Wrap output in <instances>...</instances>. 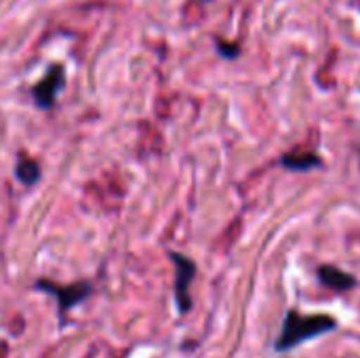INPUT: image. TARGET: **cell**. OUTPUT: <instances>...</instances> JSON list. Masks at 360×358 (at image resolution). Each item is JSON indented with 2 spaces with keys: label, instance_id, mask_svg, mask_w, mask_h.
<instances>
[{
  "label": "cell",
  "instance_id": "6da1fadb",
  "mask_svg": "<svg viewBox=\"0 0 360 358\" xmlns=\"http://www.w3.org/2000/svg\"><path fill=\"white\" fill-rule=\"evenodd\" d=\"M338 321L329 314H304L295 308H291L285 319L278 338L274 340V352H289L297 346L323 338L338 329Z\"/></svg>",
  "mask_w": 360,
  "mask_h": 358
},
{
  "label": "cell",
  "instance_id": "7a4b0ae2",
  "mask_svg": "<svg viewBox=\"0 0 360 358\" xmlns=\"http://www.w3.org/2000/svg\"><path fill=\"white\" fill-rule=\"evenodd\" d=\"M171 260L175 262L177 268V281H175V302L181 314L190 312L192 308V300H190V285L196 276V266L192 260L179 255V253H171Z\"/></svg>",
  "mask_w": 360,
  "mask_h": 358
},
{
  "label": "cell",
  "instance_id": "3957f363",
  "mask_svg": "<svg viewBox=\"0 0 360 358\" xmlns=\"http://www.w3.org/2000/svg\"><path fill=\"white\" fill-rule=\"evenodd\" d=\"M319 281L335 293H344V291H350L356 287V279L352 274L335 268V266H321L319 268Z\"/></svg>",
  "mask_w": 360,
  "mask_h": 358
},
{
  "label": "cell",
  "instance_id": "277c9868",
  "mask_svg": "<svg viewBox=\"0 0 360 358\" xmlns=\"http://www.w3.org/2000/svg\"><path fill=\"white\" fill-rule=\"evenodd\" d=\"M40 289L57 295L59 300V312H65L68 308H72L74 304H78L80 300H84V295H89L91 287L89 285H74V287H55V285H46V283H38Z\"/></svg>",
  "mask_w": 360,
  "mask_h": 358
},
{
  "label": "cell",
  "instance_id": "5b68a950",
  "mask_svg": "<svg viewBox=\"0 0 360 358\" xmlns=\"http://www.w3.org/2000/svg\"><path fill=\"white\" fill-rule=\"evenodd\" d=\"M61 84H63V72H61L59 65H55V68L46 74V78H44V80L36 87V91H34L38 106H42V108L53 106L55 95H57V91L61 89Z\"/></svg>",
  "mask_w": 360,
  "mask_h": 358
},
{
  "label": "cell",
  "instance_id": "8992f818",
  "mask_svg": "<svg viewBox=\"0 0 360 358\" xmlns=\"http://www.w3.org/2000/svg\"><path fill=\"white\" fill-rule=\"evenodd\" d=\"M283 167L291 169V171H310L314 167H321L323 160L319 154L314 152H304V154H295V152H289L287 156H283Z\"/></svg>",
  "mask_w": 360,
  "mask_h": 358
},
{
  "label": "cell",
  "instance_id": "52a82bcc",
  "mask_svg": "<svg viewBox=\"0 0 360 358\" xmlns=\"http://www.w3.org/2000/svg\"><path fill=\"white\" fill-rule=\"evenodd\" d=\"M17 177L23 184H34L38 179V165L34 160H21L17 165Z\"/></svg>",
  "mask_w": 360,
  "mask_h": 358
}]
</instances>
